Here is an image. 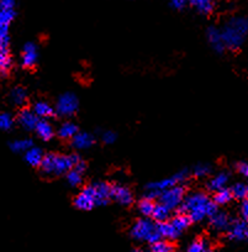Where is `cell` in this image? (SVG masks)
Masks as SVG:
<instances>
[{
  "label": "cell",
  "instance_id": "obj_1",
  "mask_svg": "<svg viewBox=\"0 0 248 252\" xmlns=\"http://www.w3.org/2000/svg\"><path fill=\"white\" fill-rule=\"evenodd\" d=\"M179 209L188 215L191 222H200L209 219L217 210L214 200L204 192H191L186 194Z\"/></svg>",
  "mask_w": 248,
  "mask_h": 252
},
{
  "label": "cell",
  "instance_id": "obj_2",
  "mask_svg": "<svg viewBox=\"0 0 248 252\" xmlns=\"http://www.w3.org/2000/svg\"><path fill=\"white\" fill-rule=\"evenodd\" d=\"M225 47L228 50H238L248 37V18L233 16L226 21L221 29Z\"/></svg>",
  "mask_w": 248,
  "mask_h": 252
},
{
  "label": "cell",
  "instance_id": "obj_3",
  "mask_svg": "<svg viewBox=\"0 0 248 252\" xmlns=\"http://www.w3.org/2000/svg\"><path fill=\"white\" fill-rule=\"evenodd\" d=\"M80 159L82 158L74 154H47L43 157L40 168L46 176H62L74 168Z\"/></svg>",
  "mask_w": 248,
  "mask_h": 252
},
{
  "label": "cell",
  "instance_id": "obj_4",
  "mask_svg": "<svg viewBox=\"0 0 248 252\" xmlns=\"http://www.w3.org/2000/svg\"><path fill=\"white\" fill-rule=\"evenodd\" d=\"M130 235L136 241L147 242L150 245L162 240L157 231V224H155L148 218H141L136 220L131 226Z\"/></svg>",
  "mask_w": 248,
  "mask_h": 252
},
{
  "label": "cell",
  "instance_id": "obj_5",
  "mask_svg": "<svg viewBox=\"0 0 248 252\" xmlns=\"http://www.w3.org/2000/svg\"><path fill=\"white\" fill-rule=\"evenodd\" d=\"M186 179H188V172L181 171L178 172V173L173 174V176L168 177V178L160 179V181L157 182H152V183H150L146 187V190H147L146 197L155 200V198L159 197V194L162 192H164V190H167V189L169 188H173V187L182 186Z\"/></svg>",
  "mask_w": 248,
  "mask_h": 252
},
{
  "label": "cell",
  "instance_id": "obj_6",
  "mask_svg": "<svg viewBox=\"0 0 248 252\" xmlns=\"http://www.w3.org/2000/svg\"><path fill=\"white\" fill-rule=\"evenodd\" d=\"M186 189L183 186H177L173 188H169L164 192H162L158 197V202L159 204H163L172 212L176 209H179L183 203L184 198H186Z\"/></svg>",
  "mask_w": 248,
  "mask_h": 252
},
{
  "label": "cell",
  "instance_id": "obj_7",
  "mask_svg": "<svg viewBox=\"0 0 248 252\" xmlns=\"http://www.w3.org/2000/svg\"><path fill=\"white\" fill-rule=\"evenodd\" d=\"M78 108H79V100L77 95L70 92L62 94L56 103V113L63 118L73 116L78 111Z\"/></svg>",
  "mask_w": 248,
  "mask_h": 252
},
{
  "label": "cell",
  "instance_id": "obj_8",
  "mask_svg": "<svg viewBox=\"0 0 248 252\" xmlns=\"http://www.w3.org/2000/svg\"><path fill=\"white\" fill-rule=\"evenodd\" d=\"M74 207L79 210H92L96 207V195L94 184H88L74 198Z\"/></svg>",
  "mask_w": 248,
  "mask_h": 252
},
{
  "label": "cell",
  "instance_id": "obj_9",
  "mask_svg": "<svg viewBox=\"0 0 248 252\" xmlns=\"http://www.w3.org/2000/svg\"><path fill=\"white\" fill-rule=\"evenodd\" d=\"M111 199L121 205H130L133 202L132 190L121 183L111 184Z\"/></svg>",
  "mask_w": 248,
  "mask_h": 252
},
{
  "label": "cell",
  "instance_id": "obj_10",
  "mask_svg": "<svg viewBox=\"0 0 248 252\" xmlns=\"http://www.w3.org/2000/svg\"><path fill=\"white\" fill-rule=\"evenodd\" d=\"M228 239L233 241H247L248 242V222L245 220H236L231 222L227 230Z\"/></svg>",
  "mask_w": 248,
  "mask_h": 252
},
{
  "label": "cell",
  "instance_id": "obj_11",
  "mask_svg": "<svg viewBox=\"0 0 248 252\" xmlns=\"http://www.w3.org/2000/svg\"><path fill=\"white\" fill-rule=\"evenodd\" d=\"M38 60V47L36 43L28 42L23 48L21 53V64L25 68H32Z\"/></svg>",
  "mask_w": 248,
  "mask_h": 252
},
{
  "label": "cell",
  "instance_id": "obj_12",
  "mask_svg": "<svg viewBox=\"0 0 248 252\" xmlns=\"http://www.w3.org/2000/svg\"><path fill=\"white\" fill-rule=\"evenodd\" d=\"M11 55L9 51V40H0V76H6L11 68Z\"/></svg>",
  "mask_w": 248,
  "mask_h": 252
},
{
  "label": "cell",
  "instance_id": "obj_13",
  "mask_svg": "<svg viewBox=\"0 0 248 252\" xmlns=\"http://www.w3.org/2000/svg\"><path fill=\"white\" fill-rule=\"evenodd\" d=\"M38 120L40 119L37 118L33 110L28 108H23L20 110L18 115V121L24 129L28 130V131H32V130L36 129V125H37Z\"/></svg>",
  "mask_w": 248,
  "mask_h": 252
},
{
  "label": "cell",
  "instance_id": "obj_14",
  "mask_svg": "<svg viewBox=\"0 0 248 252\" xmlns=\"http://www.w3.org/2000/svg\"><path fill=\"white\" fill-rule=\"evenodd\" d=\"M209 221H210V226L213 227L215 231H227L231 222H232L227 213L218 212V210H216V212L209 218Z\"/></svg>",
  "mask_w": 248,
  "mask_h": 252
},
{
  "label": "cell",
  "instance_id": "obj_15",
  "mask_svg": "<svg viewBox=\"0 0 248 252\" xmlns=\"http://www.w3.org/2000/svg\"><path fill=\"white\" fill-rule=\"evenodd\" d=\"M87 164L86 162L80 159L77 164L74 166V168L70 169L67 174H65V179H67L68 184L72 187H78L83 183V173L86 172Z\"/></svg>",
  "mask_w": 248,
  "mask_h": 252
},
{
  "label": "cell",
  "instance_id": "obj_16",
  "mask_svg": "<svg viewBox=\"0 0 248 252\" xmlns=\"http://www.w3.org/2000/svg\"><path fill=\"white\" fill-rule=\"evenodd\" d=\"M206 37H208L209 43L214 48V51H216L217 53H222L226 50L220 29L214 28V26L209 28L206 31Z\"/></svg>",
  "mask_w": 248,
  "mask_h": 252
},
{
  "label": "cell",
  "instance_id": "obj_17",
  "mask_svg": "<svg viewBox=\"0 0 248 252\" xmlns=\"http://www.w3.org/2000/svg\"><path fill=\"white\" fill-rule=\"evenodd\" d=\"M70 141H72V146L75 150H88L93 146L95 139L89 132H78Z\"/></svg>",
  "mask_w": 248,
  "mask_h": 252
},
{
  "label": "cell",
  "instance_id": "obj_18",
  "mask_svg": "<svg viewBox=\"0 0 248 252\" xmlns=\"http://www.w3.org/2000/svg\"><path fill=\"white\" fill-rule=\"evenodd\" d=\"M228 182H230V174L227 172H220V173H216L215 176L209 179L208 189L215 193L220 189L227 188Z\"/></svg>",
  "mask_w": 248,
  "mask_h": 252
},
{
  "label": "cell",
  "instance_id": "obj_19",
  "mask_svg": "<svg viewBox=\"0 0 248 252\" xmlns=\"http://www.w3.org/2000/svg\"><path fill=\"white\" fill-rule=\"evenodd\" d=\"M157 231L159 234L160 239L167 240V241H171V240H176L181 236V232H178L176 230V227L168 221L165 222H159L157 224Z\"/></svg>",
  "mask_w": 248,
  "mask_h": 252
},
{
  "label": "cell",
  "instance_id": "obj_20",
  "mask_svg": "<svg viewBox=\"0 0 248 252\" xmlns=\"http://www.w3.org/2000/svg\"><path fill=\"white\" fill-rule=\"evenodd\" d=\"M33 113L37 115L38 119L42 120H47V119L52 118L55 115V108L51 105L48 101L45 100H38L33 104Z\"/></svg>",
  "mask_w": 248,
  "mask_h": 252
},
{
  "label": "cell",
  "instance_id": "obj_21",
  "mask_svg": "<svg viewBox=\"0 0 248 252\" xmlns=\"http://www.w3.org/2000/svg\"><path fill=\"white\" fill-rule=\"evenodd\" d=\"M35 131L36 134L38 135V137H41L43 141H48V140L52 139L53 135H55V130H53L52 124L48 120H42V119L38 120Z\"/></svg>",
  "mask_w": 248,
  "mask_h": 252
},
{
  "label": "cell",
  "instance_id": "obj_22",
  "mask_svg": "<svg viewBox=\"0 0 248 252\" xmlns=\"http://www.w3.org/2000/svg\"><path fill=\"white\" fill-rule=\"evenodd\" d=\"M78 126L72 121H64L60 125L57 130L58 136L62 140H72L78 134Z\"/></svg>",
  "mask_w": 248,
  "mask_h": 252
},
{
  "label": "cell",
  "instance_id": "obj_23",
  "mask_svg": "<svg viewBox=\"0 0 248 252\" xmlns=\"http://www.w3.org/2000/svg\"><path fill=\"white\" fill-rule=\"evenodd\" d=\"M43 157H45V154L40 147L33 146L25 152V161L32 167H40L43 161Z\"/></svg>",
  "mask_w": 248,
  "mask_h": 252
},
{
  "label": "cell",
  "instance_id": "obj_24",
  "mask_svg": "<svg viewBox=\"0 0 248 252\" xmlns=\"http://www.w3.org/2000/svg\"><path fill=\"white\" fill-rule=\"evenodd\" d=\"M9 98H10V101L14 105L24 108L25 104L28 103V92L23 87H15V88L11 89Z\"/></svg>",
  "mask_w": 248,
  "mask_h": 252
},
{
  "label": "cell",
  "instance_id": "obj_25",
  "mask_svg": "<svg viewBox=\"0 0 248 252\" xmlns=\"http://www.w3.org/2000/svg\"><path fill=\"white\" fill-rule=\"evenodd\" d=\"M169 222H171V224L176 227L177 231L181 232L182 234L184 230H186L189 226H190L191 220L189 219L188 215L181 212V213H178V214L174 215V217H172L171 219H169Z\"/></svg>",
  "mask_w": 248,
  "mask_h": 252
},
{
  "label": "cell",
  "instance_id": "obj_26",
  "mask_svg": "<svg viewBox=\"0 0 248 252\" xmlns=\"http://www.w3.org/2000/svg\"><path fill=\"white\" fill-rule=\"evenodd\" d=\"M171 209H168V208L164 207L163 204H159V203H158V204H155V210H153V214L151 218H152L157 224H159V222L168 221V220L171 219Z\"/></svg>",
  "mask_w": 248,
  "mask_h": 252
},
{
  "label": "cell",
  "instance_id": "obj_27",
  "mask_svg": "<svg viewBox=\"0 0 248 252\" xmlns=\"http://www.w3.org/2000/svg\"><path fill=\"white\" fill-rule=\"evenodd\" d=\"M188 3L204 15H208L214 10V0H188Z\"/></svg>",
  "mask_w": 248,
  "mask_h": 252
},
{
  "label": "cell",
  "instance_id": "obj_28",
  "mask_svg": "<svg viewBox=\"0 0 248 252\" xmlns=\"http://www.w3.org/2000/svg\"><path fill=\"white\" fill-rule=\"evenodd\" d=\"M232 199H233L232 193H231V189H228V188L220 189V190H217V192L214 193L213 200H214V203L216 204V207H217V205L223 207V205L228 204V203H230Z\"/></svg>",
  "mask_w": 248,
  "mask_h": 252
},
{
  "label": "cell",
  "instance_id": "obj_29",
  "mask_svg": "<svg viewBox=\"0 0 248 252\" xmlns=\"http://www.w3.org/2000/svg\"><path fill=\"white\" fill-rule=\"evenodd\" d=\"M155 200L151 199V198L145 197L140 200L137 208H138V212H140V214L142 215V217L151 218L153 214V210H155Z\"/></svg>",
  "mask_w": 248,
  "mask_h": 252
},
{
  "label": "cell",
  "instance_id": "obj_30",
  "mask_svg": "<svg viewBox=\"0 0 248 252\" xmlns=\"http://www.w3.org/2000/svg\"><path fill=\"white\" fill-rule=\"evenodd\" d=\"M231 193L235 199L243 200L248 197V183L245 182H237L231 187Z\"/></svg>",
  "mask_w": 248,
  "mask_h": 252
},
{
  "label": "cell",
  "instance_id": "obj_31",
  "mask_svg": "<svg viewBox=\"0 0 248 252\" xmlns=\"http://www.w3.org/2000/svg\"><path fill=\"white\" fill-rule=\"evenodd\" d=\"M10 147L14 152H19V154L24 152V154H25V152L29 151L31 147H33V142L31 139L15 140V141L11 142Z\"/></svg>",
  "mask_w": 248,
  "mask_h": 252
},
{
  "label": "cell",
  "instance_id": "obj_32",
  "mask_svg": "<svg viewBox=\"0 0 248 252\" xmlns=\"http://www.w3.org/2000/svg\"><path fill=\"white\" fill-rule=\"evenodd\" d=\"M14 19H15V10L0 8V26L9 28Z\"/></svg>",
  "mask_w": 248,
  "mask_h": 252
},
{
  "label": "cell",
  "instance_id": "obj_33",
  "mask_svg": "<svg viewBox=\"0 0 248 252\" xmlns=\"http://www.w3.org/2000/svg\"><path fill=\"white\" fill-rule=\"evenodd\" d=\"M174 251V247L172 246V244L167 240H159V241L155 242L153 245H151L150 252H172Z\"/></svg>",
  "mask_w": 248,
  "mask_h": 252
},
{
  "label": "cell",
  "instance_id": "obj_34",
  "mask_svg": "<svg viewBox=\"0 0 248 252\" xmlns=\"http://www.w3.org/2000/svg\"><path fill=\"white\" fill-rule=\"evenodd\" d=\"M209 249V244L205 239L199 237L190 242L188 246V252H205Z\"/></svg>",
  "mask_w": 248,
  "mask_h": 252
},
{
  "label": "cell",
  "instance_id": "obj_35",
  "mask_svg": "<svg viewBox=\"0 0 248 252\" xmlns=\"http://www.w3.org/2000/svg\"><path fill=\"white\" fill-rule=\"evenodd\" d=\"M14 125V118L9 113L0 114V130H10Z\"/></svg>",
  "mask_w": 248,
  "mask_h": 252
},
{
  "label": "cell",
  "instance_id": "obj_36",
  "mask_svg": "<svg viewBox=\"0 0 248 252\" xmlns=\"http://www.w3.org/2000/svg\"><path fill=\"white\" fill-rule=\"evenodd\" d=\"M210 172L211 168L209 164H198V166L194 167L193 174L196 178H204V177H208Z\"/></svg>",
  "mask_w": 248,
  "mask_h": 252
},
{
  "label": "cell",
  "instance_id": "obj_37",
  "mask_svg": "<svg viewBox=\"0 0 248 252\" xmlns=\"http://www.w3.org/2000/svg\"><path fill=\"white\" fill-rule=\"evenodd\" d=\"M101 141L106 145H111L116 141V134L111 130H106L101 134Z\"/></svg>",
  "mask_w": 248,
  "mask_h": 252
},
{
  "label": "cell",
  "instance_id": "obj_38",
  "mask_svg": "<svg viewBox=\"0 0 248 252\" xmlns=\"http://www.w3.org/2000/svg\"><path fill=\"white\" fill-rule=\"evenodd\" d=\"M237 171L247 179L248 182V163L247 162H241V163L237 164Z\"/></svg>",
  "mask_w": 248,
  "mask_h": 252
},
{
  "label": "cell",
  "instance_id": "obj_39",
  "mask_svg": "<svg viewBox=\"0 0 248 252\" xmlns=\"http://www.w3.org/2000/svg\"><path fill=\"white\" fill-rule=\"evenodd\" d=\"M16 4V0H0V8L3 9H11L14 10Z\"/></svg>",
  "mask_w": 248,
  "mask_h": 252
},
{
  "label": "cell",
  "instance_id": "obj_40",
  "mask_svg": "<svg viewBox=\"0 0 248 252\" xmlns=\"http://www.w3.org/2000/svg\"><path fill=\"white\" fill-rule=\"evenodd\" d=\"M241 217H242V220L248 222V200L243 202L241 205Z\"/></svg>",
  "mask_w": 248,
  "mask_h": 252
},
{
  "label": "cell",
  "instance_id": "obj_41",
  "mask_svg": "<svg viewBox=\"0 0 248 252\" xmlns=\"http://www.w3.org/2000/svg\"><path fill=\"white\" fill-rule=\"evenodd\" d=\"M0 40H9V28L0 26Z\"/></svg>",
  "mask_w": 248,
  "mask_h": 252
},
{
  "label": "cell",
  "instance_id": "obj_42",
  "mask_svg": "<svg viewBox=\"0 0 248 252\" xmlns=\"http://www.w3.org/2000/svg\"><path fill=\"white\" fill-rule=\"evenodd\" d=\"M205 252H214V251H213V250H211V249H210V247H209V249H208V250H206V251H205Z\"/></svg>",
  "mask_w": 248,
  "mask_h": 252
},
{
  "label": "cell",
  "instance_id": "obj_43",
  "mask_svg": "<svg viewBox=\"0 0 248 252\" xmlns=\"http://www.w3.org/2000/svg\"><path fill=\"white\" fill-rule=\"evenodd\" d=\"M172 252H176V251H172Z\"/></svg>",
  "mask_w": 248,
  "mask_h": 252
},
{
  "label": "cell",
  "instance_id": "obj_44",
  "mask_svg": "<svg viewBox=\"0 0 248 252\" xmlns=\"http://www.w3.org/2000/svg\"><path fill=\"white\" fill-rule=\"evenodd\" d=\"M247 200H248V197H247Z\"/></svg>",
  "mask_w": 248,
  "mask_h": 252
}]
</instances>
